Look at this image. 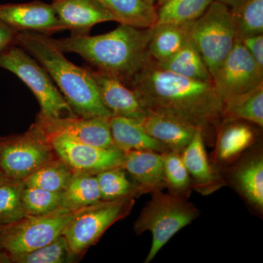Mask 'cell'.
<instances>
[{"instance_id":"8fae6325","label":"cell","mask_w":263,"mask_h":263,"mask_svg":"<svg viewBox=\"0 0 263 263\" xmlns=\"http://www.w3.org/2000/svg\"><path fill=\"white\" fill-rule=\"evenodd\" d=\"M223 101L243 94L263 84V70L239 40L213 78Z\"/></svg>"},{"instance_id":"7402d4cb","label":"cell","mask_w":263,"mask_h":263,"mask_svg":"<svg viewBox=\"0 0 263 263\" xmlns=\"http://www.w3.org/2000/svg\"><path fill=\"white\" fill-rule=\"evenodd\" d=\"M115 17L116 22L138 28H151L157 23V8L143 0H97Z\"/></svg>"},{"instance_id":"d6a6232c","label":"cell","mask_w":263,"mask_h":263,"mask_svg":"<svg viewBox=\"0 0 263 263\" xmlns=\"http://www.w3.org/2000/svg\"><path fill=\"white\" fill-rule=\"evenodd\" d=\"M62 193L24 186L22 202L26 216L44 215L57 210L61 205Z\"/></svg>"},{"instance_id":"e0dca14e","label":"cell","mask_w":263,"mask_h":263,"mask_svg":"<svg viewBox=\"0 0 263 263\" xmlns=\"http://www.w3.org/2000/svg\"><path fill=\"white\" fill-rule=\"evenodd\" d=\"M139 122L152 138L170 151L179 154L182 153L197 129L174 118L150 112H146Z\"/></svg>"},{"instance_id":"7a4b0ae2","label":"cell","mask_w":263,"mask_h":263,"mask_svg":"<svg viewBox=\"0 0 263 263\" xmlns=\"http://www.w3.org/2000/svg\"><path fill=\"white\" fill-rule=\"evenodd\" d=\"M152 29L122 24L105 34H71L51 43L62 53H74L95 70L115 78L127 86L152 60L148 50Z\"/></svg>"},{"instance_id":"ac0fdd59","label":"cell","mask_w":263,"mask_h":263,"mask_svg":"<svg viewBox=\"0 0 263 263\" xmlns=\"http://www.w3.org/2000/svg\"><path fill=\"white\" fill-rule=\"evenodd\" d=\"M108 124L114 145L124 152L146 150L164 154L170 152L167 147L148 135L136 119L113 115L109 118Z\"/></svg>"},{"instance_id":"5bb4252c","label":"cell","mask_w":263,"mask_h":263,"mask_svg":"<svg viewBox=\"0 0 263 263\" xmlns=\"http://www.w3.org/2000/svg\"><path fill=\"white\" fill-rule=\"evenodd\" d=\"M52 7L65 30L89 34L96 24L116 22L115 17L97 0H53Z\"/></svg>"},{"instance_id":"74e56055","label":"cell","mask_w":263,"mask_h":263,"mask_svg":"<svg viewBox=\"0 0 263 263\" xmlns=\"http://www.w3.org/2000/svg\"><path fill=\"white\" fill-rule=\"evenodd\" d=\"M214 1L219 2L221 4L226 5L227 6L229 7L230 8H231L234 7L235 5L238 4L240 0H214Z\"/></svg>"},{"instance_id":"d6986e66","label":"cell","mask_w":263,"mask_h":263,"mask_svg":"<svg viewBox=\"0 0 263 263\" xmlns=\"http://www.w3.org/2000/svg\"><path fill=\"white\" fill-rule=\"evenodd\" d=\"M204 139L201 129H197L181 156L190 176L196 183L197 190L208 194L219 187L220 179L208 160Z\"/></svg>"},{"instance_id":"2e32d148","label":"cell","mask_w":263,"mask_h":263,"mask_svg":"<svg viewBox=\"0 0 263 263\" xmlns=\"http://www.w3.org/2000/svg\"><path fill=\"white\" fill-rule=\"evenodd\" d=\"M121 167L129 173L144 193L166 187L162 154L146 150L124 152Z\"/></svg>"},{"instance_id":"83f0119b","label":"cell","mask_w":263,"mask_h":263,"mask_svg":"<svg viewBox=\"0 0 263 263\" xmlns=\"http://www.w3.org/2000/svg\"><path fill=\"white\" fill-rule=\"evenodd\" d=\"M235 183L243 196L254 206L263 207V160L257 157L247 161L237 170Z\"/></svg>"},{"instance_id":"8992f818","label":"cell","mask_w":263,"mask_h":263,"mask_svg":"<svg viewBox=\"0 0 263 263\" xmlns=\"http://www.w3.org/2000/svg\"><path fill=\"white\" fill-rule=\"evenodd\" d=\"M0 67L13 72L28 86L44 117H76L47 71L18 45L14 43L0 53Z\"/></svg>"},{"instance_id":"b9f144b4","label":"cell","mask_w":263,"mask_h":263,"mask_svg":"<svg viewBox=\"0 0 263 263\" xmlns=\"http://www.w3.org/2000/svg\"><path fill=\"white\" fill-rule=\"evenodd\" d=\"M5 226H3V224H0V237H1L2 234H3V230H4Z\"/></svg>"},{"instance_id":"f35d334b","label":"cell","mask_w":263,"mask_h":263,"mask_svg":"<svg viewBox=\"0 0 263 263\" xmlns=\"http://www.w3.org/2000/svg\"><path fill=\"white\" fill-rule=\"evenodd\" d=\"M143 1L146 2L147 4L156 7V5H157V1H158V0H143Z\"/></svg>"},{"instance_id":"603a6c76","label":"cell","mask_w":263,"mask_h":263,"mask_svg":"<svg viewBox=\"0 0 263 263\" xmlns=\"http://www.w3.org/2000/svg\"><path fill=\"white\" fill-rule=\"evenodd\" d=\"M152 29L148 50L152 58L157 62L172 57L190 40L187 24H155Z\"/></svg>"},{"instance_id":"4316f807","label":"cell","mask_w":263,"mask_h":263,"mask_svg":"<svg viewBox=\"0 0 263 263\" xmlns=\"http://www.w3.org/2000/svg\"><path fill=\"white\" fill-rule=\"evenodd\" d=\"M214 0H167L157 7L156 24H184L201 16Z\"/></svg>"},{"instance_id":"44dd1931","label":"cell","mask_w":263,"mask_h":263,"mask_svg":"<svg viewBox=\"0 0 263 263\" xmlns=\"http://www.w3.org/2000/svg\"><path fill=\"white\" fill-rule=\"evenodd\" d=\"M223 121L218 129L216 155L221 161H228L247 149L254 140L252 127L237 119Z\"/></svg>"},{"instance_id":"f1b7e54d","label":"cell","mask_w":263,"mask_h":263,"mask_svg":"<svg viewBox=\"0 0 263 263\" xmlns=\"http://www.w3.org/2000/svg\"><path fill=\"white\" fill-rule=\"evenodd\" d=\"M125 171L121 167L105 170L96 174L102 200L140 196L144 192L138 184L130 182Z\"/></svg>"},{"instance_id":"30bf717a","label":"cell","mask_w":263,"mask_h":263,"mask_svg":"<svg viewBox=\"0 0 263 263\" xmlns=\"http://www.w3.org/2000/svg\"><path fill=\"white\" fill-rule=\"evenodd\" d=\"M37 133L51 145L57 157L75 173L96 175L122 165L124 152L118 148L91 146L65 133L42 135Z\"/></svg>"},{"instance_id":"5b68a950","label":"cell","mask_w":263,"mask_h":263,"mask_svg":"<svg viewBox=\"0 0 263 263\" xmlns=\"http://www.w3.org/2000/svg\"><path fill=\"white\" fill-rule=\"evenodd\" d=\"M189 37L201 55L212 79L237 40L229 7L214 1L205 13L187 23Z\"/></svg>"},{"instance_id":"ba28073f","label":"cell","mask_w":263,"mask_h":263,"mask_svg":"<svg viewBox=\"0 0 263 263\" xmlns=\"http://www.w3.org/2000/svg\"><path fill=\"white\" fill-rule=\"evenodd\" d=\"M134 204L133 197L102 200L79 214L63 233L72 253L80 256L97 243L110 227L129 215Z\"/></svg>"},{"instance_id":"9c48e42d","label":"cell","mask_w":263,"mask_h":263,"mask_svg":"<svg viewBox=\"0 0 263 263\" xmlns=\"http://www.w3.org/2000/svg\"><path fill=\"white\" fill-rule=\"evenodd\" d=\"M55 157L51 145L32 126L23 134L0 138V170L8 179L23 181Z\"/></svg>"},{"instance_id":"ab89813d","label":"cell","mask_w":263,"mask_h":263,"mask_svg":"<svg viewBox=\"0 0 263 263\" xmlns=\"http://www.w3.org/2000/svg\"><path fill=\"white\" fill-rule=\"evenodd\" d=\"M167 1V0H158V1H157V5H156V8H157V7L160 6V5H163L164 3H166Z\"/></svg>"},{"instance_id":"cb8c5ba5","label":"cell","mask_w":263,"mask_h":263,"mask_svg":"<svg viewBox=\"0 0 263 263\" xmlns=\"http://www.w3.org/2000/svg\"><path fill=\"white\" fill-rule=\"evenodd\" d=\"M102 201L96 175L75 173L62 193L60 208L77 211Z\"/></svg>"},{"instance_id":"60d3db41","label":"cell","mask_w":263,"mask_h":263,"mask_svg":"<svg viewBox=\"0 0 263 263\" xmlns=\"http://www.w3.org/2000/svg\"><path fill=\"white\" fill-rule=\"evenodd\" d=\"M5 179H8V178L3 174V173L2 172L1 170H0V181H3V180Z\"/></svg>"},{"instance_id":"52a82bcc","label":"cell","mask_w":263,"mask_h":263,"mask_svg":"<svg viewBox=\"0 0 263 263\" xmlns=\"http://www.w3.org/2000/svg\"><path fill=\"white\" fill-rule=\"evenodd\" d=\"M89 207L72 212L59 208L47 214L27 216L5 226L0 237V249L11 259L48 245L63 235L71 221Z\"/></svg>"},{"instance_id":"4dcf8cb0","label":"cell","mask_w":263,"mask_h":263,"mask_svg":"<svg viewBox=\"0 0 263 263\" xmlns=\"http://www.w3.org/2000/svg\"><path fill=\"white\" fill-rule=\"evenodd\" d=\"M23 181L5 179L0 181V224L8 226L25 217L22 202Z\"/></svg>"},{"instance_id":"6da1fadb","label":"cell","mask_w":263,"mask_h":263,"mask_svg":"<svg viewBox=\"0 0 263 263\" xmlns=\"http://www.w3.org/2000/svg\"><path fill=\"white\" fill-rule=\"evenodd\" d=\"M127 86L146 112L173 117L201 129L204 138L217 133L224 121L223 100L213 81L176 75L160 68L153 59Z\"/></svg>"},{"instance_id":"e575fe53","label":"cell","mask_w":263,"mask_h":263,"mask_svg":"<svg viewBox=\"0 0 263 263\" xmlns=\"http://www.w3.org/2000/svg\"><path fill=\"white\" fill-rule=\"evenodd\" d=\"M240 41L263 70V34L245 37Z\"/></svg>"},{"instance_id":"8d00e7d4","label":"cell","mask_w":263,"mask_h":263,"mask_svg":"<svg viewBox=\"0 0 263 263\" xmlns=\"http://www.w3.org/2000/svg\"><path fill=\"white\" fill-rule=\"evenodd\" d=\"M0 263H11L9 254L0 249Z\"/></svg>"},{"instance_id":"3957f363","label":"cell","mask_w":263,"mask_h":263,"mask_svg":"<svg viewBox=\"0 0 263 263\" xmlns=\"http://www.w3.org/2000/svg\"><path fill=\"white\" fill-rule=\"evenodd\" d=\"M15 44L34 57L47 71L76 116L105 119L113 116L104 105L89 67L83 68L69 61L51 43L50 36L19 32Z\"/></svg>"},{"instance_id":"d590c367","label":"cell","mask_w":263,"mask_h":263,"mask_svg":"<svg viewBox=\"0 0 263 263\" xmlns=\"http://www.w3.org/2000/svg\"><path fill=\"white\" fill-rule=\"evenodd\" d=\"M17 34L18 32L0 22V53L14 44Z\"/></svg>"},{"instance_id":"4fadbf2b","label":"cell","mask_w":263,"mask_h":263,"mask_svg":"<svg viewBox=\"0 0 263 263\" xmlns=\"http://www.w3.org/2000/svg\"><path fill=\"white\" fill-rule=\"evenodd\" d=\"M0 22L16 32H34L51 36L65 30L51 4L41 1L0 5Z\"/></svg>"},{"instance_id":"7c38bea8","label":"cell","mask_w":263,"mask_h":263,"mask_svg":"<svg viewBox=\"0 0 263 263\" xmlns=\"http://www.w3.org/2000/svg\"><path fill=\"white\" fill-rule=\"evenodd\" d=\"M108 119L78 116L52 119L39 113L32 127L42 135L65 133L91 146L103 148H117L110 135Z\"/></svg>"},{"instance_id":"836d02e7","label":"cell","mask_w":263,"mask_h":263,"mask_svg":"<svg viewBox=\"0 0 263 263\" xmlns=\"http://www.w3.org/2000/svg\"><path fill=\"white\" fill-rule=\"evenodd\" d=\"M166 186L179 194L186 191L191 186V179L181 154L174 151L162 154Z\"/></svg>"},{"instance_id":"ffe728a7","label":"cell","mask_w":263,"mask_h":263,"mask_svg":"<svg viewBox=\"0 0 263 263\" xmlns=\"http://www.w3.org/2000/svg\"><path fill=\"white\" fill-rule=\"evenodd\" d=\"M160 68L186 79L200 81H213L212 76L201 55L189 40L179 51L162 62L155 61Z\"/></svg>"},{"instance_id":"f546056e","label":"cell","mask_w":263,"mask_h":263,"mask_svg":"<svg viewBox=\"0 0 263 263\" xmlns=\"http://www.w3.org/2000/svg\"><path fill=\"white\" fill-rule=\"evenodd\" d=\"M230 10L237 40L263 34V0H240Z\"/></svg>"},{"instance_id":"9a60e30c","label":"cell","mask_w":263,"mask_h":263,"mask_svg":"<svg viewBox=\"0 0 263 263\" xmlns=\"http://www.w3.org/2000/svg\"><path fill=\"white\" fill-rule=\"evenodd\" d=\"M105 106L114 116L140 121L146 114L133 90L115 78L89 68Z\"/></svg>"},{"instance_id":"1f68e13d","label":"cell","mask_w":263,"mask_h":263,"mask_svg":"<svg viewBox=\"0 0 263 263\" xmlns=\"http://www.w3.org/2000/svg\"><path fill=\"white\" fill-rule=\"evenodd\" d=\"M64 235L27 253L11 257V263H68L77 260Z\"/></svg>"},{"instance_id":"277c9868","label":"cell","mask_w":263,"mask_h":263,"mask_svg":"<svg viewBox=\"0 0 263 263\" xmlns=\"http://www.w3.org/2000/svg\"><path fill=\"white\" fill-rule=\"evenodd\" d=\"M198 210L179 194L152 193V199L135 223L136 234H152V243L145 263L150 262L171 238L196 219Z\"/></svg>"},{"instance_id":"484cf974","label":"cell","mask_w":263,"mask_h":263,"mask_svg":"<svg viewBox=\"0 0 263 263\" xmlns=\"http://www.w3.org/2000/svg\"><path fill=\"white\" fill-rule=\"evenodd\" d=\"M73 171L58 157L46 162L23 180L24 186L51 192H63L70 182Z\"/></svg>"},{"instance_id":"d4e9b609","label":"cell","mask_w":263,"mask_h":263,"mask_svg":"<svg viewBox=\"0 0 263 263\" xmlns=\"http://www.w3.org/2000/svg\"><path fill=\"white\" fill-rule=\"evenodd\" d=\"M224 119H237L263 126V84L223 101Z\"/></svg>"}]
</instances>
